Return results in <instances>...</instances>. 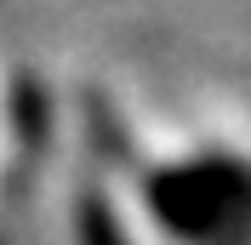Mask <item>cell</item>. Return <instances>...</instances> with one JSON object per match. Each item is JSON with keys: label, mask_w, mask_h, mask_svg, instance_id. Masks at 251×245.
Segmentation results:
<instances>
[{"label": "cell", "mask_w": 251, "mask_h": 245, "mask_svg": "<svg viewBox=\"0 0 251 245\" xmlns=\"http://www.w3.org/2000/svg\"><path fill=\"white\" fill-rule=\"evenodd\" d=\"M143 205L183 245H251V160L200 154L143 166Z\"/></svg>", "instance_id": "6da1fadb"}]
</instances>
